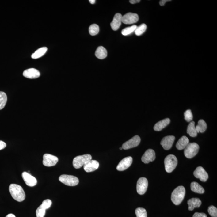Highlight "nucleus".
Returning a JSON list of instances; mask_svg holds the SVG:
<instances>
[{"mask_svg": "<svg viewBox=\"0 0 217 217\" xmlns=\"http://www.w3.org/2000/svg\"><path fill=\"white\" fill-rule=\"evenodd\" d=\"M200 147L196 143H189L184 149V154L186 157L192 158L197 154Z\"/></svg>", "mask_w": 217, "mask_h": 217, "instance_id": "nucleus-4", "label": "nucleus"}, {"mask_svg": "<svg viewBox=\"0 0 217 217\" xmlns=\"http://www.w3.org/2000/svg\"><path fill=\"white\" fill-rule=\"evenodd\" d=\"M170 119L168 118L165 119L158 121L154 127V130L156 131H160L166 127L170 124Z\"/></svg>", "mask_w": 217, "mask_h": 217, "instance_id": "nucleus-20", "label": "nucleus"}, {"mask_svg": "<svg viewBox=\"0 0 217 217\" xmlns=\"http://www.w3.org/2000/svg\"><path fill=\"white\" fill-rule=\"evenodd\" d=\"M107 55H108V52L107 50L105 48L101 46H99L97 48L95 53V55L96 57L101 60L105 59L107 56Z\"/></svg>", "mask_w": 217, "mask_h": 217, "instance_id": "nucleus-22", "label": "nucleus"}, {"mask_svg": "<svg viewBox=\"0 0 217 217\" xmlns=\"http://www.w3.org/2000/svg\"><path fill=\"white\" fill-rule=\"evenodd\" d=\"M139 20V15L132 13H128L122 17V22L125 24H135Z\"/></svg>", "mask_w": 217, "mask_h": 217, "instance_id": "nucleus-10", "label": "nucleus"}, {"mask_svg": "<svg viewBox=\"0 0 217 217\" xmlns=\"http://www.w3.org/2000/svg\"><path fill=\"white\" fill-rule=\"evenodd\" d=\"M191 190L196 193L203 194L205 192L203 187L196 182H193L191 183Z\"/></svg>", "mask_w": 217, "mask_h": 217, "instance_id": "nucleus-23", "label": "nucleus"}, {"mask_svg": "<svg viewBox=\"0 0 217 217\" xmlns=\"http://www.w3.org/2000/svg\"><path fill=\"white\" fill-rule=\"evenodd\" d=\"M92 160V157L89 154H86L82 155L77 156L74 158L73 165L75 169L80 168L86 162Z\"/></svg>", "mask_w": 217, "mask_h": 217, "instance_id": "nucleus-5", "label": "nucleus"}, {"mask_svg": "<svg viewBox=\"0 0 217 217\" xmlns=\"http://www.w3.org/2000/svg\"><path fill=\"white\" fill-rule=\"evenodd\" d=\"M6 217H16L13 214H8Z\"/></svg>", "mask_w": 217, "mask_h": 217, "instance_id": "nucleus-40", "label": "nucleus"}, {"mask_svg": "<svg viewBox=\"0 0 217 217\" xmlns=\"http://www.w3.org/2000/svg\"><path fill=\"white\" fill-rule=\"evenodd\" d=\"M148 187V181L147 178H139L137 183L136 189L137 193L141 195L144 194L147 192Z\"/></svg>", "mask_w": 217, "mask_h": 217, "instance_id": "nucleus-7", "label": "nucleus"}, {"mask_svg": "<svg viewBox=\"0 0 217 217\" xmlns=\"http://www.w3.org/2000/svg\"><path fill=\"white\" fill-rule=\"evenodd\" d=\"M7 100V96L6 93L4 92L0 91V110L4 108Z\"/></svg>", "mask_w": 217, "mask_h": 217, "instance_id": "nucleus-27", "label": "nucleus"}, {"mask_svg": "<svg viewBox=\"0 0 217 217\" xmlns=\"http://www.w3.org/2000/svg\"><path fill=\"white\" fill-rule=\"evenodd\" d=\"M23 76L28 78H37L40 77V73L35 68H31L25 70L23 72Z\"/></svg>", "mask_w": 217, "mask_h": 217, "instance_id": "nucleus-17", "label": "nucleus"}, {"mask_svg": "<svg viewBox=\"0 0 217 217\" xmlns=\"http://www.w3.org/2000/svg\"><path fill=\"white\" fill-rule=\"evenodd\" d=\"M47 48L46 47H42L38 49L34 53L32 54V58L33 59H36L41 57L43 55H44L47 51Z\"/></svg>", "mask_w": 217, "mask_h": 217, "instance_id": "nucleus-25", "label": "nucleus"}, {"mask_svg": "<svg viewBox=\"0 0 217 217\" xmlns=\"http://www.w3.org/2000/svg\"><path fill=\"white\" fill-rule=\"evenodd\" d=\"M99 164L96 160H91L85 164L83 166L84 169L87 173L95 171L99 168Z\"/></svg>", "mask_w": 217, "mask_h": 217, "instance_id": "nucleus-16", "label": "nucleus"}, {"mask_svg": "<svg viewBox=\"0 0 217 217\" xmlns=\"http://www.w3.org/2000/svg\"><path fill=\"white\" fill-rule=\"evenodd\" d=\"M59 161L57 157L49 154H45L43 156V164L47 167L55 166Z\"/></svg>", "mask_w": 217, "mask_h": 217, "instance_id": "nucleus-8", "label": "nucleus"}, {"mask_svg": "<svg viewBox=\"0 0 217 217\" xmlns=\"http://www.w3.org/2000/svg\"><path fill=\"white\" fill-rule=\"evenodd\" d=\"M175 139V137L173 135L166 136L163 138L161 142V144L165 150H169L172 147Z\"/></svg>", "mask_w": 217, "mask_h": 217, "instance_id": "nucleus-13", "label": "nucleus"}, {"mask_svg": "<svg viewBox=\"0 0 217 217\" xmlns=\"http://www.w3.org/2000/svg\"><path fill=\"white\" fill-rule=\"evenodd\" d=\"M139 2H140V0H130V3L132 4L139 3Z\"/></svg>", "mask_w": 217, "mask_h": 217, "instance_id": "nucleus-39", "label": "nucleus"}, {"mask_svg": "<svg viewBox=\"0 0 217 217\" xmlns=\"http://www.w3.org/2000/svg\"><path fill=\"white\" fill-rule=\"evenodd\" d=\"M197 133L205 132L207 128L206 122L203 120H200L198 121V124L196 127Z\"/></svg>", "mask_w": 217, "mask_h": 217, "instance_id": "nucleus-26", "label": "nucleus"}, {"mask_svg": "<svg viewBox=\"0 0 217 217\" xmlns=\"http://www.w3.org/2000/svg\"><path fill=\"white\" fill-rule=\"evenodd\" d=\"M120 150H121L123 149V148L122 147H120Z\"/></svg>", "mask_w": 217, "mask_h": 217, "instance_id": "nucleus-42", "label": "nucleus"}, {"mask_svg": "<svg viewBox=\"0 0 217 217\" xmlns=\"http://www.w3.org/2000/svg\"><path fill=\"white\" fill-rule=\"evenodd\" d=\"M189 143V139L185 136H182L177 143L176 148L179 150L184 149Z\"/></svg>", "mask_w": 217, "mask_h": 217, "instance_id": "nucleus-21", "label": "nucleus"}, {"mask_svg": "<svg viewBox=\"0 0 217 217\" xmlns=\"http://www.w3.org/2000/svg\"><path fill=\"white\" fill-rule=\"evenodd\" d=\"M137 27V26L136 25H133L131 27H127L123 29L121 31V33L124 36L128 35L135 31Z\"/></svg>", "mask_w": 217, "mask_h": 217, "instance_id": "nucleus-29", "label": "nucleus"}, {"mask_svg": "<svg viewBox=\"0 0 217 217\" xmlns=\"http://www.w3.org/2000/svg\"><path fill=\"white\" fill-rule=\"evenodd\" d=\"M193 217H207L206 214L204 213H195Z\"/></svg>", "mask_w": 217, "mask_h": 217, "instance_id": "nucleus-36", "label": "nucleus"}, {"mask_svg": "<svg viewBox=\"0 0 217 217\" xmlns=\"http://www.w3.org/2000/svg\"><path fill=\"white\" fill-rule=\"evenodd\" d=\"M89 1L90 3L91 4H94L95 3L96 1L95 0H89Z\"/></svg>", "mask_w": 217, "mask_h": 217, "instance_id": "nucleus-41", "label": "nucleus"}, {"mask_svg": "<svg viewBox=\"0 0 217 217\" xmlns=\"http://www.w3.org/2000/svg\"><path fill=\"white\" fill-rule=\"evenodd\" d=\"M187 204L188 205V210L192 211L195 208L200 207L201 204V201L200 199L193 198L187 201Z\"/></svg>", "mask_w": 217, "mask_h": 217, "instance_id": "nucleus-19", "label": "nucleus"}, {"mask_svg": "<svg viewBox=\"0 0 217 217\" xmlns=\"http://www.w3.org/2000/svg\"><path fill=\"white\" fill-rule=\"evenodd\" d=\"M193 175L196 178L202 182H206L208 179V175L205 169L201 166H198L194 171Z\"/></svg>", "mask_w": 217, "mask_h": 217, "instance_id": "nucleus-11", "label": "nucleus"}, {"mask_svg": "<svg viewBox=\"0 0 217 217\" xmlns=\"http://www.w3.org/2000/svg\"><path fill=\"white\" fill-rule=\"evenodd\" d=\"M141 141V139L139 135H136L131 139L127 141L122 145L123 149L128 150L137 147L139 145Z\"/></svg>", "mask_w": 217, "mask_h": 217, "instance_id": "nucleus-9", "label": "nucleus"}, {"mask_svg": "<svg viewBox=\"0 0 217 217\" xmlns=\"http://www.w3.org/2000/svg\"><path fill=\"white\" fill-rule=\"evenodd\" d=\"M99 26L96 24H92L89 28V33L90 35H96L99 33Z\"/></svg>", "mask_w": 217, "mask_h": 217, "instance_id": "nucleus-28", "label": "nucleus"}, {"mask_svg": "<svg viewBox=\"0 0 217 217\" xmlns=\"http://www.w3.org/2000/svg\"><path fill=\"white\" fill-rule=\"evenodd\" d=\"M135 214L136 217H147V211L145 209L142 207H139L135 210Z\"/></svg>", "mask_w": 217, "mask_h": 217, "instance_id": "nucleus-31", "label": "nucleus"}, {"mask_svg": "<svg viewBox=\"0 0 217 217\" xmlns=\"http://www.w3.org/2000/svg\"><path fill=\"white\" fill-rule=\"evenodd\" d=\"M155 152L153 150H147L142 157V161L144 163L148 164L155 159Z\"/></svg>", "mask_w": 217, "mask_h": 217, "instance_id": "nucleus-14", "label": "nucleus"}, {"mask_svg": "<svg viewBox=\"0 0 217 217\" xmlns=\"http://www.w3.org/2000/svg\"><path fill=\"white\" fill-rule=\"evenodd\" d=\"M9 192L13 198L18 202H21L25 198V194L24 189L18 185H10L9 187Z\"/></svg>", "mask_w": 217, "mask_h": 217, "instance_id": "nucleus-1", "label": "nucleus"}, {"mask_svg": "<svg viewBox=\"0 0 217 217\" xmlns=\"http://www.w3.org/2000/svg\"><path fill=\"white\" fill-rule=\"evenodd\" d=\"M6 144L2 141L0 140V150L4 149L6 147Z\"/></svg>", "mask_w": 217, "mask_h": 217, "instance_id": "nucleus-37", "label": "nucleus"}, {"mask_svg": "<svg viewBox=\"0 0 217 217\" xmlns=\"http://www.w3.org/2000/svg\"><path fill=\"white\" fill-rule=\"evenodd\" d=\"M170 1H170V0H161L159 2L160 5L161 6H164L166 2Z\"/></svg>", "mask_w": 217, "mask_h": 217, "instance_id": "nucleus-38", "label": "nucleus"}, {"mask_svg": "<svg viewBox=\"0 0 217 217\" xmlns=\"http://www.w3.org/2000/svg\"><path fill=\"white\" fill-rule=\"evenodd\" d=\"M147 29V26L145 24H142L139 26L137 27L135 30V33L137 36L141 35L144 33Z\"/></svg>", "mask_w": 217, "mask_h": 217, "instance_id": "nucleus-30", "label": "nucleus"}, {"mask_svg": "<svg viewBox=\"0 0 217 217\" xmlns=\"http://www.w3.org/2000/svg\"><path fill=\"white\" fill-rule=\"evenodd\" d=\"M46 209L42 206L40 205L36 211V217H44L46 214Z\"/></svg>", "mask_w": 217, "mask_h": 217, "instance_id": "nucleus-32", "label": "nucleus"}, {"mask_svg": "<svg viewBox=\"0 0 217 217\" xmlns=\"http://www.w3.org/2000/svg\"><path fill=\"white\" fill-rule=\"evenodd\" d=\"M51 204H52V202H51V200H49V199H47V200H44V201H43L41 205H42L46 210H47V209L51 207Z\"/></svg>", "mask_w": 217, "mask_h": 217, "instance_id": "nucleus-35", "label": "nucleus"}, {"mask_svg": "<svg viewBox=\"0 0 217 217\" xmlns=\"http://www.w3.org/2000/svg\"><path fill=\"white\" fill-rule=\"evenodd\" d=\"M22 177L25 184L28 186L33 187L37 184V180L36 178L26 172H24L22 173Z\"/></svg>", "mask_w": 217, "mask_h": 217, "instance_id": "nucleus-15", "label": "nucleus"}, {"mask_svg": "<svg viewBox=\"0 0 217 217\" xmlns=\"http://www.w3.org/2000/svg\"><path fill=\"white\" fill-rule=\"evenodd\" d=\"M187 133L192 137L197 136V132L195 126V122L193 121H191L188 124L187 129Z\"/></svg>", "mask_w": 217, "mask_h": 217, "instance_id": "nucleus-24", "label": "nucleus"}, {"mask_svg": "<svg viewBox=\"0 0 217 217\" xmlns=\"http://www.w3.org/2000/svg\"><path fill=\"white\" fill-rule=\"evenodd\" d=\"M208 212L211 217H217V209L215 207L211 205L208 209Z\"/></svg>", "mask_w": 217, "mask_h": 217, "instance_id": "nucleus-34", "label": "nucleus"}, {"mask_svg": "<svg viewBox=\"0 0 217 217\" xmlns=\"http://www.w3.org/2000/svg\"><path fill=\"white\" fill-rule=\"evenodd\" d=\"M185 195V189L183 186L177 187L172 193L171 200L174 204H180L183 201Z\"/></svg>", "mask_w": 217, "mask_h": 217, "instance_id": "nucleus-2", "label": "nucleus"}, {"mask_svg": "<svg viewBox=\"0 0 217 217\" xmlns=\"http://www.w3.org/2000/svg\"><path fill=\"white\" fill-rule=\"evenodd\" d=\"M185 119L187 122L192 121L193 118V114L190 109L187 110L184 113Z\"/></svg>", "mask_w": 217, "mask_h": 217, "instance_id": "nucleus-33", "label": "nucleus"}, {"mask_svg": "<svg viewBox=\"0 0 217 217\" xmlns=\"http://www.w3.org/2000/svg\"><path fill=\"white\" fill-rule=\"evenodd\" d=\"M59 180L61 183L69 186H74L79 183L78 178L76 177L70 175H61Z\"/></svg>", "mask_w": 217, "mask_h": 217, "instance_id": "nucleus-6", "label": "nucleus"}, {"mask_svg": "<svg viewBox=\"0 0 217 217\" xmlns=\"http://www.w3.org/2000/svg\"><path fill=\"white\" fill-rule=\"evenodd\" d=\"M164 163H165V170L166 172L171 173L175 169L177 165V159L174 155H169L165 158Z\"/></svg>", "mask_w": 217, "mask_h": 217, "instance_id": "nucleus-3", "label": "nucleus"}, {"mask_svg": "<svg viewBox=\"0 0 217 217\" xmlns=\"http://www.w3.org/2000/svg\"><path fill=\"white\" fill-rule=\"evenodd\" d=\"M122 15L119 13H117L115 15L113 21L110 24L111 28L113 30L117 31L120 27L122 23Z\"/></svg>", "mask_w": 217, "mask_h": 217, "instance_id": "nucleus-18", "label": "nucleus"}, {"mask_svg": "<svg viewBox=\"0 0 217 217\" xmlns=\"http://www.w3.org/2000/svg\"><path fill=\"white\" fill-rule=\"evenodd\" d=\"M133 162L132 158L128 157L123 159L117 166V170L118 171H124L128 168Z\"/></svg>", "mask_w": 217, "mask_h": 217, "instance_id": "nucleus-12", "label": "nucleus"}]
</instances>
